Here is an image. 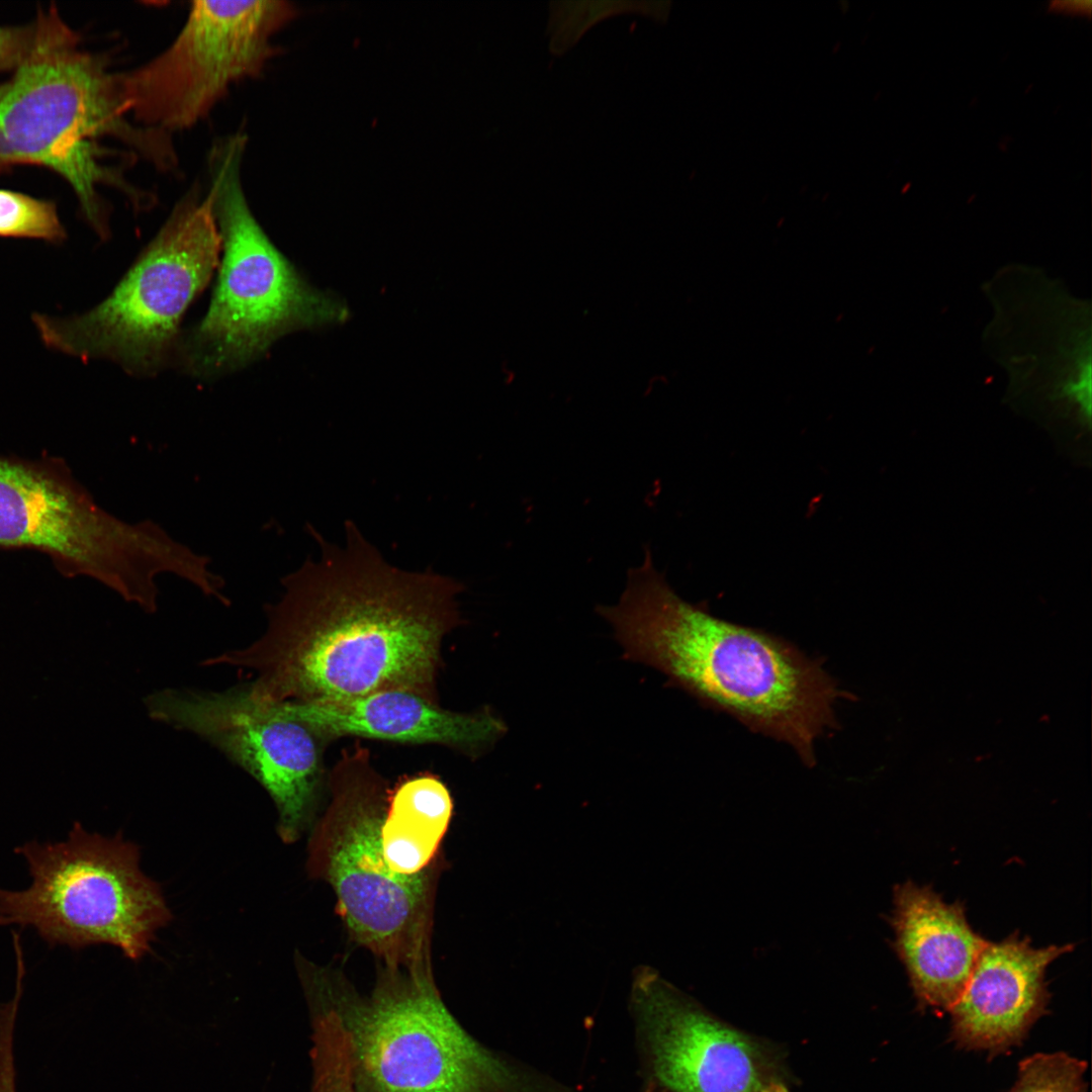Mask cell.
Listing matches in <instances>:
<instances>
[{
    "label": "cell",
    "instance_id": "6da1fadb",
    "mask_svg": "<svg viewBox=\"0 0 1092 1092\" xmlns=\"http://www.w3.org/2000/svg\"><path fill=\"white\" fill-rule=\"evenodd\" d=\"M307 528L320 558L282 578L258 638L202 666L248 672L252 694L274 702H337L392 689L437 700L443 642L462 622L463 584L390 565L351 521L342 546Z\"/></svg>",
    "mask_w": 1092,
    "mask_h": 1092
},
{
    "label": "cell",
    "instance_id": "7a4b0ae2",
    "mask_svg": "<svg viewBox=\"0 0 1092 1092\" xmlns=\"http://www.w3.org/2000/svg\"><path fill=\"white\" fill-rule=\"evenodd\" d=\"M597 612L613 627L624 659L657 669L704 706L790 744L808 766L816 762V739L837 728L835 702L850 697L791 642L682 600L649 548L629 570L619 602Z\"/></svg>",
    "mask_w": 1092,
    "mask_h": 1092
},
{
    "label": "cell",
    "instance_id": "3957f363",
    "mask_svg": "<svg viewBox=\"0 0 1092 1092\" xmlns=\"http://www.w3.org/2000/svg\"><path fill=\"white\" fill-rule=\"evenodd\" d=\"M32 25L24 57L0 86V167L22 162L56 171L73 187L90 224L106 238L97 187L122 182L100 164L97 141L118 138L162 170L177 165L175 151L167 132L129 122L121 74L83 49L55 10Z\"/></svg>",
    "mask_w": 1092,
    "mask_h": 1092
},
{
    "label": "cell",
    "instance_id": "277c9868",
    "mask_svg": "<svg viewBox=\"0 0 1092 1092\" xmlns=\"http://www.w3.org/2000/svg\"><path fill=\"white\" fill-rule=\"evenodd\" d=\"M311 1002L332 1009L351 1043L360 1092H565L527 1076L470 1035L429 969L386 970L370 996L324 976Z\"/></svg>",
    "mask_w": 1092,
    "mask_h": 1092
},
{
    "label": "cell",
    "instance_id": "5b68a950",
    "mask_svg": "<svg viewBox=\"0 0 1092 1092\" xmlns=\"http://www.w3.org/2000/svg\"><path fill=\"white\" fill-rule=\"evenodd\" d=\"M0 546L48 554L66 576H87L153 614L158 577L190 584L206 558L147 519L123 521L104 509L56 458L0 457Z\"/></svg>",
    "mask_w": 1092,
    "mask_h": 1092
},
{
    "label": "cell",
    "instance_id": "8992f818",
    "mask_svg": "<svg viewBox=\"0 0 1092 1092\" xmlns=\"http://www.w3.org/2000/svg\"><path fill=\"white\" fill-rule=\"evenodd\" d=\"M245 141L243 134L228 136L209 155V194L223 255L208 310L186 348L188 366L201 374L241 367L287 332L347 314L302 280L254 217L241 180Z\"/></svg>",
    "mask_w": 1092,
    "mask_h": 1092
},
{
    "label": "cell",
    "instance_id": "52a82bcc",
    "mask_svg": "<svg viewBox=\"0 0 1092 1092\" xmlns=\"http://www.w3.org/2000/svg\"><path fill=\"white\" fill-rule=\"evenodd\" d=\"M328 806L309 842L308 867L327 881L354 939L387 970L429 968L430 870L391 873L380 843L390 788L367 748L342 752L327 775Z\"/></svg>",
    "mask_w": 1092,
    "mask_h": 1092
},
{
    "label": "cell",
    "instance_id": "ba28073f",
    "mask_svg": "<svg viewBox=\"0 0 1092 1092\" xmlns=\"http://www.w3.org/2000/svg\"><path fill=\"white\" fill-rule=\"evenodd\" d=\"M30 885L0 888V926L31 927L50 946L107 943L138 960L171 919L161 889L140 868V851L120 834L105 837L75 823L67 839L25 842Z\"/></svg>",
    "mask_w": 1092,
    "mask_h": 1092
},
{
    "label": "cell",
    "instance_id": "9c48e42d",
    "mask_svg": "<svg viewBox=\"0 0 1092 1092\" xmlns=\"http://www.w3.org/2000/svg\"><path fill=\"white\" fill-rule=\"evenodd\" d=\"M220 250L211 195L193 190L102 302L70 317L33 314L34 326L56 351L155 372L176 348L180 321L207 285Z\"/></svg>",
    "mask_w": 1092,
    "mask_h": 1092
},
{
    "label": "cell",
    "instance_id": "30bf717a",
    "mask_svg": "<svg viewBox=\"0 0 1092 1092\" xmlns=\"http://www.w3.org/2000/svg\"><path fill=\"white\" fill-rule=\"evenodd\" d=\"M148 716L204 740L254 778L278 812V831L292 842L327 781L331 740L287 709L255 697L248 682L221 691L165 688L146 696Z\"/></svg>",
    "mask_w": 1092,
    "mask_h": 1092
},
{
    "label": "cell",
    "instance_id": "8fae6325",
    "mask_svg": "<svg viewBox=\"0 0 1092 1092\" xmlns=\"http://www.w3.org/2000/svg\"><path fill=\"white\" fill-rule=\"evenodd\" d=\"M295 15L286 1H195L168 49L121 74L128 115L170 132L204 118L238 81L259 76L273 35Z\"/></svg>",
    "mask_w": 1092,
    "mask_h": 1092
},
{
    "label": "cell",
    "instance_id": "7c38bea8",
    "mask_svg": "<svg viewBox=\"0 0 1092 1092\" xmlns=\"http://www.w3.org/2000/svg\"><path fill=\"white\" fill-rule=\"evenodd\" d=\"M630 1006L646 1067L668 1092H768L779 1083L758 1044L690 1002L654 970L634 972Z\"/></svg>",
    "mask_w": 1092,
    "mask_h": 1092
},
{
    "label": "cell",
    "instance_id": "4fadbf2b",
    "mask_svg": "<svg viewBox=\"0 0 1092 1092\" xmlns=\"http://www.w3.org/2000/svg\"><path fill=\"white\" fill-rule=\"evenodd\" d=\"M1072 945L1034 947L1017 932L986 942L950 1014V1036L971 1051L998 1054L1017 1045L1050 1001L1045 972Z\"/></svg>",
    "mask_w": 1092,
    "mask_h": 1092
},
{
    "label": "cell",
    "instance_id": "5bb4252c",
    "mask_svg": "<svg viewBox=\"0 0 1092 1092\" xmlns=\"http://www.w3.org/2000/svg\"><path fill=\"white\" fill-rule=\"evenodd\" d=\"M295 716L331 741L357 737L410 745H440L478 759L507 734L508 725L490 707L453 711L407 690H384L357 699L283 702Z\"/></svg>",
    "mask_w": 1092,
    "mask_h": 1092
},
{
    "label": "cell",
    "instance_id": "9a60e30c",
    "mask_svg": "<svg viewBox=\"0 0 1092 1092\" xmlns=\"http://www.w3.org/2000/svg\"><path fill=\"white\" fill-rule=\"evenodd\" d=\"M894 948L922 1007L948 1011L962 995L986 940L960 902L905 882L894 890Z\"/></svg>",
    "mask_w": 1092,
    "mask_h": 1092
},
{
    "label": "cell",
    "instance_id": "2e32d148",
    "mask_svg": "<svg viewBox=\"0 0 1092 1092\" xmlns=\"http://www.w3.org/2000/svg\"><path fill=\"white\" fill-rule=\"evenodd\" d=\"M453 800L436 776L420 774L390 788L380 825V843L389 871L414 877L429 871L447 831Z\"/></svg>",
    "mask_w": 1092,
    "mask_h": 1092
},
{
    "label": "cell",
    "instance_id": "e0dca14e",
    "mask_svg": "<svg viewBox=\"0 0 1092 1092\" xmlns=\"http://www.w3.org/2000/svg\"><path fill=\"white\" fill-rule=\"evenodd\" d=\"M311 1003V1092H360L354 1078L350 1038L342 1021L329 1007Z\"/></svg>",
    "mask_w": 1092,
    "mask_h": 1092
},
{
    "label": "cell",
    "instance_id": "ac0fdd59",
    "mask_svg": "<svg viewBox=\"0 0 1092 1092\" xmlns=\"http://www.w3.org/2000/svg\"><path fill=\"white\" fill-rule=\"evenodd\" d=\"M1087 1064L1065 1052L1036 1053L1018 1064L1009 1092H1087Z\"/></svg>",
    "mask_w": 1092,
    "mask_h": 1092
},
{
    "label": "cell",
    "instance_id": "d6986e66",
    "mask_svg": "<svg viewBox=\"0 0 1092 1092\" xmlns=\"http://www.w3.org/2000/svg\"><path fill=\"white\" fill-rule=\"evenodd\" d=\"M0 236L59 242L65 231L54 203L0 189Z\"/></svg>",
    "mask_w": 1092,
    "mask_h": 1092
},
{
    "label": "cell",
    "instance_id": "ffe728a7",
    "mask_svg": "<svg viewBox=\"0 0 1092 1092\" xmlns=\"http://www.w3.org/2000/svg\"><path fill=\"white\" fill-rule=\"evenodd\" d=\"M33 25L0 26V72L16 68L31 41Z\"/></svg>",
    "mask_w": 1092,
    "mask_h": 1092
},
{
    "label": "cell",
    "instance_id": "44dd1931",
    "mask_svg": "<svg viewBox=\"0 0 1092 1092\" xmlns=\"http://www.w3.org/2000/svg\"><path fill=\"white\" fill-rule=\"evenodd\" d=\"M0 1092H16L14 1057L0 1053Z\"/></svg>",
    "mask_w": 1092,
    "mask_h": 1092
},
{
    "label": "cell",
    "instance_id": "7402d4cb",
    "mask_svg": "<svg viewBox=\"0 0 1092 1092\" xmlns=\"http://www.w3.org/2000/svg\"><path fill=\"white\" fill-rule=\"evenodd\" d=\"M1090 5L1091 3L1086 1H1064L1051 4V8L1068 14L1089 15Z\"/></svg>",
    "mask_w": 1092,
    "mask_h": 1092
},
{
    "label": "cell",
    "instance_id": "603a6c76",
    "mask_svg": "<svg viewBox=\"0 0 1092 1092\" xmlns=\"http://www.w3.org/2000/svg\"><path fill=\"white\" fill-rule=\"evenodd\" d=\"M768 1092H788L786 1087L782 1083H777Z\"/></svg>",
    "mask_w": 1092,
    "mask_h": 1092
},
{
    "label": "cell",
    "instance_id": "cb8c5ba5",
    "mask_svg": "<svg viewBox=\"0 0 1092 1092\" xmlns=\"http://www.w3.org/2000/svg\"><path fill=\"white\" fill-rule=\"evenodd\" d=\"M646 1092H654V1090H652V1089H648V1090H647Z\"/></svg>",
    "mask_w": 1092,
    "mask_h": 1092
}]
</instances>
